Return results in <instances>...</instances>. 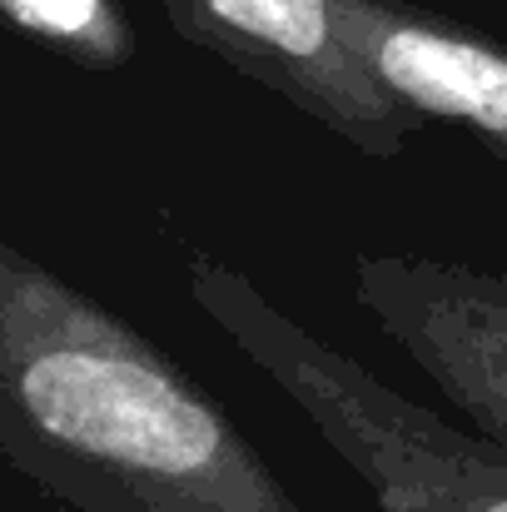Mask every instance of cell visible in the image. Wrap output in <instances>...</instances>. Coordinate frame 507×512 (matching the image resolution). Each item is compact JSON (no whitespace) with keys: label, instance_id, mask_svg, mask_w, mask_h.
<instances>
[{"label":"cell","instance_id":"3","mask_svg":"<svg viewBox=\"0 0 507 512\" xmlns=\"http://www.w3.org/2000/svg\"><path fill=\"white\" fill-rule=\"evenodd\" d=\"M179 40L274 90L363 155H403L433 120L388 95L348 50L334 0H155Z\"/></svg>","mask_w":507,"mask_h":512},{"label":"cell","instance_id":"1","mask_svg":"<svg viewBox=\"0 0 507 512\" xmlns=\"http://www.w3.org/2000/svg\"><path fill=\"white\" fill-rule=\"evenodd\" d=\"M0 458L70 512H319L160 343L5 239Z\"/></svg>","mask_w":507,"mask_h":512},{"label":"cell","instance_id":"5","mask_svg":"<svg viewBox=\"0 0 507 512\" xmlns=\"http://www.w3.org/2000/svg\"><path fill=\"white\" fill-rule=\"evenodd\" d=\"M368 75L423 120L463 125L507 165V45L403 0H334Z\"/></svg>","mask_w":507,"mask_h":512},{"label":"cell","instance_id":"4","mask_svg":"<svg viewBox=\"0 0 507 512\" xmlns=\"http://www.w3.org/2000/svg\"><path fill=\"white\" fill-rule=\"evenodd\" d=\"M348 284L378 334L507 448V274L418 254H353Z\"/></svg>","mask_w":507,"mask_h":512},{"label":"cell","instance_id":"6","mask_svg":"<svg viewBox=\"0 0 507 512\" xmlns=\"http://www.w3.org/2000/svg\"><path fill=\"white\" fill-rule=\"evenodd\" d=\"M0 25L80 70H125L140 50L125 0H0Z\"/></svg>","mask_w":507,"mask_h":512},{"label":"cell","instance_id":"2","mask_svg":"<svg viewBox=\"0 0 507 512\" xmlns=\"http://www.w3.org/2000/svg\"><path fill=\"white\" fill-rule=\"evenodd\" d=\"M189 299L279 383L383 512H507V448L483 428L443 423L209 254H189Z\"/></svg>","mask_w":507,"mask_h":512}]
</instances>
